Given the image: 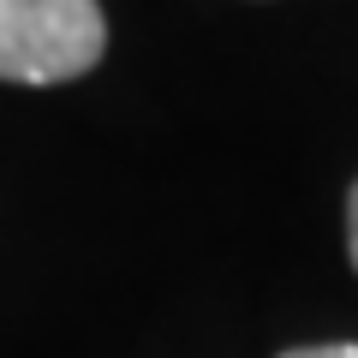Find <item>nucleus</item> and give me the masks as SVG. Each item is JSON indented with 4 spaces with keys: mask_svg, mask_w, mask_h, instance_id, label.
<instances>
[{
    "mask_svg": "<svg viewBox=\"0 0 358 358\" xmlns=\"http://www.w3.org/2000/svg\"><path fill=\"white\" fill-rule=\"evenodd\" d=\"M281 358H358V346L329 341V346H293V352H281Z\"/></svg>",
    "mask_w": 358,
    "mask_h": 358,
    "instance_id": "2",
    "label": "nucleus"
},
{
    "mask_svg": "<svg viewBox=\"0 0 358 358\" xmlns=\"http://www.w3.org/2000/svg\"><path fill=\"white\" fill-rule=\"evenodd\" d=\"M108 48L96 0H0V78L6 84H72Z\"/></svg>",
    "mask_w": 358,
    "mask_h": 358,
    "instance_id": "1",
    "label": "nucleus"
},
{
    "mask_svg": "<svg viewBox=\"0 0 358 358\" xmlns=\"http://www.w3.org/2000/svg\"><path fill=\"white\" fill-rule=\"evenodd\" d=\"M346 251H352V268H358V179H352V197H346Z\"/></svg>",
    "mask_w": 358,
    "mask_h": 358,
    "instance_id": "3",
    "label": "nucleus"
}]
</instances>
